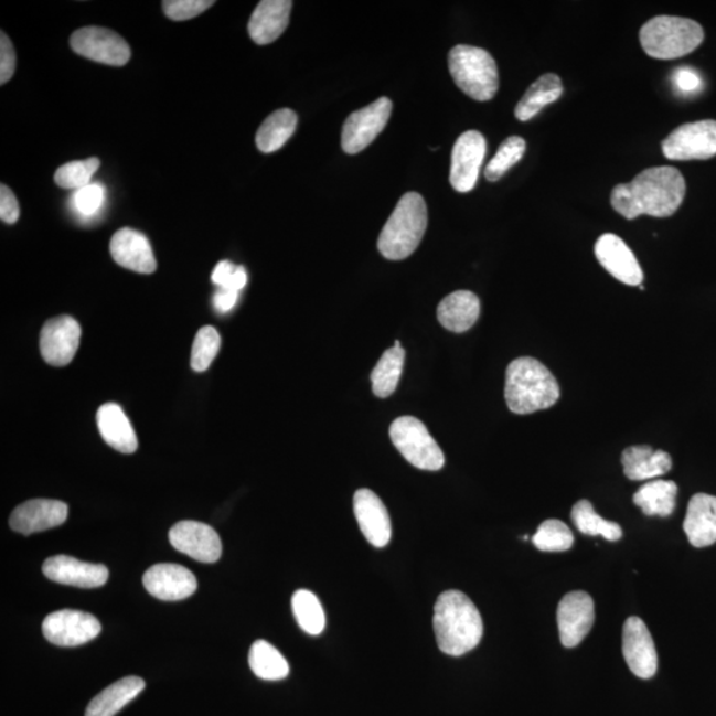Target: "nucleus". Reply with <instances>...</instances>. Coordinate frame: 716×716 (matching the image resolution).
<instances>
[{
	"label": "nucleus",
	"mask_w": 716,
	"mask_h": 716,
	"mask_svg": "<svg viewBox=\"0 0 716 716\" xmlns=\"http://www.w3.org/2000/svg\"><path fill=\"white\" fill-rule=\"evenodd\" d=\"M623 472L630 481H648L667 474L672 470V457L666 451L650 446H632L622 452Z\"/></svg>",
	"instance_id": "27"
},
{
	"label": "nucleus",
	"mask_w": 716,
	"mask_h": 716,
	"mask_svg": "<svg viewBox=\"0 0 716 716\" xmlns=\"http://www.w3.org/2000/svg\"><path fill=\"white\" fill-rule=\"evenodd\" d=\"M449 70L457 87L475 101H490L499 89V74L495 58L490 52L456 45L449 54Z\"/></svg>",
	"instance_id": "6"
},
{
	"label": "nucleus",
	"mask_w": 716,
	"mask_h": 716,
	"mask_svg": "<svg viewBox=\"0 0 716 716\" xmlns=\"http://www.w3.org/2000/svg\"><path fill=\"white\" fill-rule=\"evenodd\" d=\"M525 148H527V143L522 137L512 136L504 140L502 146L499 147L494 159L489 162L488 168L484 170L485 179L490 182L501 180L512 167L523 159Z\"/></svg>",
	"instance_id": "36"
},
{
	"label": "nucleus",
	"mask_w": 716,
	"mask_h": 716,
	"mask_svg": "<svg viewBox=\"0 0 716 716\" xmlns=\"http://www.w3.org/2000/svg\"><path fill=\"white\" fill-rule=\"evenodd\" d=\"M571 521L576 528L584 535L602 536L608 542H617L622 537V530L619 524L606 521L595 511L594 504L588 501H580L571 509Z\"/></svg>",
	"instance_id": "34"
},
{
	"label": "nucleus",
	"mask_w": 716,
	"mask_h": 716,
	"mask_svg": "<svg viewBox=\"0 0 716 716\" xmlns=\"http://www.w3.org/2000/svg\"><path fill=\"white\" fill-rule=\"evenodd\" d=\"M100 165L101 162L96 157L85 161L65 163V165L56 170V185L63 189L77 190L88 186L90 185L92 177H94Z\"/></svg>",
	"instance_id": "38"
},
{
	"label": "nucleus",
	"mask_w": 716,
	"mask_h": 716,
	"mask_svg": "<svg viewBox=\"0 0 716 716\" xmlns=\"http://www.w3.org/2000/svg\"><path fill=\"white\" fill-rule=\"evenodd\" d=\"M97 426L105 442L110 448L131 455L138 448L137 436L127 414L121 406L109 403L105 404L97 412Z\"/></svg>",
	"instance_id": "25"
},
{
	"label": "nucleus",
	"mask_w": 716,
	"mask_h": 716,
	"mask_svg": "<svg viewBox=\"0 0 716 716\" xmlns=\"http://www.w3.org/2000/svg\"><path fill=\"white\" fill-rule=\"evenodd\" d=\"M705 39L702 25L692 19L660 15L642 25L640 42L650 57L674 61L692 54Z\"/></svg>",
	"instance_id": "5"
},
{
	"label": "nucleus",
	"mask_w": 716,
	"mask_h": 716,
	"mask_svg": "<svg viewBox=\"0 0 716 716\" xmlns=\"http://www.w3.org/2000/svg\"><path fill=\"white\" fill-rule=\"evenodd\" d=\"M405 364L404 348H389L372 372L373 393L378 398L391 397L396 392Z\"/></svg>",
	"instance_id": "33"
},
{
	"label": "nucleus",
	"mask_w": 716,
	"mask_h": 716,
	"mask_svg": "<svg viewBox=\"0 0 716 716\" xmlns=\"http://www.w3.org/2000/svg\"><path fill=\"white\" fill-rule=\"evenodd\" d=\"M146 688V682L140 676H125L90 701L85 716H115L118 712L137 698Z\"/></svg>",
	"instance_id": "28"
},
{
	"label": "nucleus",
	"mask_w": 716,
	"mask_h": 716,
	"mask_svg": "<svg viewBox=\"0 0 716 716\" xmlns=\"http://www.w3.org/2000/svg\"><path fill=\"white\" fill-rule=\"evenodd\" d=\"M488 150L482 133L464 131L459 136L451 152L450 183L458 193H469L475 188L479 172Z\"/></svg>",
	"instance_id": "12"
},
{
	"label": "nucleus",
	"mask_w": 716,
	"mask_h": 716,
	"mask_svg": "<svg viewBox=\"0 0 716 716\" xmlns=\"http://www.w3.org/2000/svg\"><path fill=\"white\" fill-rule=\"evenodd\" d=\"M298 116L291 109H279L269 115L256 133V147L261 153L278 152L297 130Z\"/></svg>",
	"instance_id": "30"
},
{
	"label": "nucleus",
	"mask_w": 716,
	"mask_h": 716,
	"mask_svg": "<svg viewBox=\"0 0 716 716\" xmlns=\"http://www.w3.org/2000/svg\"><path fill=\"white\" fill-rule=\"evenodd\" d=\"M504 397L512 413L524 416L554 406L560 398V386L541 361L519 357L505 372Z\"/></svg>",
	"instance_id": "3"
},
{
	"label": "nucleus",
	"mask_w": 716,
	"mask_h": 716,
	"mask_svg": "<svg viewBox=\"0 0 716 716\" xmlns=\"http://www.w3.org/2000/svg\"><path fill=\"white\" fill-rule=\"evenodd\" d=\"M239 292L226 290V288H218L215 292L213 303L215 310L220 313H227L233 310L238 301Z\"/></svg>",
	"instance_id": "46"
},
{
	"label": "nucleus",
	"mask_w": 716,
	"mask_h": 716,
	"mask_svg": "<svg viewBox=\"0 0 716 716\" xmlns=\"http://www.w3.org/2000/svg\"><path fill=\"white\" fill-rule=\"evenodd\" d=\"M562 95V78L555 74H545L525 92L522 100L516 105L515 117L522 122L530 121L547 105L557 101Z\"/></svg>",
	"instance_id": "29"
},
{
	"label": "nucleus",
	"mask_w": 716,
	"mask_h": 716,
	"mask_svg": "<svg viewBox=\"0 0 716 716\" xmlns=\"http://www.w3.org/2000/svg\"><path fill=\"white\" fill-rule=\"evenodd\" d=\"M19 202L14 193L11 192L9 186L2 185L0 188V218L9 225H14L19 220Z\"/></svg>",
	"instance_id": "45"
},
{
	"label": "nucleus",
	"mask_w": 716,
	"mask_h": 716,
	"mask_svg": "<svg viewBox=\"0 0 716 716\" xmlns=\"http://www.w3.org/2000/svg\"><path fill=\"white\" fill-rule=\"evenodd\" d=\"M221 350V336L214 327H203L196 333L192 351V367L195 372H205L212 365Z\"/></svg>",
	"instance_id": "39"
},
{
	"label": "nucleus",
	"mask_w": 716,
	"mask_h": 716,
	"mask_svg": "<svg viewBox=\"0 0 716 716\" xmlns=\"http://www.w3.org/2000/svg\"><path fill=\"white\" fill-rule=\"evenodd\" d=\"M667 160H709L716 156V121L703 120L681 125L662 141Z\"/></svg>",
	"instance_id": "8"
},
{
	"label": "nucleus",
	"mask_w": 716,
	"mask_h": 716,
	"mask_svg": "<svg viewBox=\"0 0 716 716\" xmlns=\"http://www.w3.org/2000/svg\"><path fill=\"white\" fill-rule=\"evenodd\" d=\"M532 543L543 552H564L571 548L575 537L567 524L557 519H549L537 528L536 534L532 536Z\"/></svg>",
	"instance_id": "37"
},
{
	"label": "nucleus",
	"mask_w": 716,
	"mask_h": 716,
	"mask_svg": "<svg viewBox=\"0 0 716 716\" xmlns=\"http://www.w3.org/2000/svg\"><path fill=\"white\" fill-rule=\"evenodd\" d=\"M292 6L290 0H263L249 19V38L259 45L275 42L290 23Z\"/></svg>",
	"instance_id": "23"
},
{
	"label": "nucleus",
	"mask_w": 716,
	"mask_h": 716,
	"mask_svg": "<svg viewBox=\"0 0 716 716\" xmlns=\"http://www.w3.org/2000/svg\"><path fill=\"white\" fill-rule=\"evenodd\" d=\"M595 255L600 265L623 285H642L643 272L640 263L620 236L601 235L596 242Z\"/></svg>",
	"instance_id": "18"
},
{
	"label": "nucleus",
	"mask_w": 716,
	"mask_h": 716,
	"mask_svg": "<svg viewBox=\"0 0 716 716\" xmlns=\"http://www.w3.org/2000/svg\"><path fill=\"white\" fill-rule=\"evenodd\" d=\"M169 542L173 548L196 562L215 563L222 556L221 537L205 523L194 521L177 523L169 532Z\"/></svg>",
	"instance_id": "15"
},
{
	"label": "nucleus",
	"mask_w": 716,
	"mask_h": 716,
	"mask_svg": "<svg viewBox=\"0 0 716 716\" xmlns=\"http://www.w3.org/2000/svg\"><path fill=\"white\" fill-rule=\"evenodd\" d=\"M678 485L673 481H653L641 485L633 502L648 516L667 517L673 514Z\"/></svg>",
	"instance_id": "31"
},
{
	"label": "nucleus",
	"mask_w": 716,
	"mask_h": 716,
	"mask_svg": "<svg viewBox=\"0 0 716 716\" xmlns=\"http://www.w3.org/2000/svg\"><path fill=\"white\" fill-rule=\"evenodd\" d=\"M292 610L299 627L306 633L319 635L325 629V613L317 595L310 590L300 589L292 596Z\"/></svg>",
	"instance_id": "35"
},
{
	"label": "nucleus",
	"mask_w": 716,
	"mask_h": 716,
	"mask_svg": "<svg viewBox=\"0 0 716 716\" xmlns=\"http://www.w3.org/2000/svg\"><path fill=\"white\" fill-rule=\"evenodd\" d=\"M435 632L439 650L461 656L474 650L483 637V620L475 603L459 590L438 597L435 607Z\"/></svg>",
	"instance_id": "2"
},
{
	"label": "nucleus",
	"mask_w": 716,
	"mask_h": 716,
	"mask_svg": "<svg viewBox=\"0 0 716 716\" xmlns=\"http://www.w3.org/2000/svg\"><path fill=\"white\" fill-rule=\"evenodd\" d=\"M690 544L695 548L709 547L716 543V496L696 494L688 503L683 522Z\"/></svg>",
	"instance_id": "24"
},
{
	"label": "nucleus",
	"mask_w": 716,
	"mask_h": 716,
	"mask_svg": "<svg viewBox=\"0 0 716 716\" xmlns=\"http://www.w3.org/2000/svg\"><path fill=\"white\" fill-rule=\"evenodd\" d=\"M82 328L74 318L63 314L44 324L41 352L45 363L62 367L74 360L81 345Z\"/></svg>",
	"instance_id": "16"
},
{
	"label": "nucleus",
	"mask_w": 716,
	"mask_h": 716,
	"mask_svg": "<svg viewBox=\"0 0 716 716\" xmlns=\"http://www.w3.org/2000/svg\"><path fill=\"white\" fill-rule=\"evenodd\" d=\"M622 653L630 670L641 680H650L659 670L652 634L640 617H629L622 630Z\"/></svg>",
	"instance_id": "14"
},
{
	"label": "nucleus",
	"mask_w": 716,
	"mask_h": 716,
	"mask_svg": "<svg viewBox=\"0 0 716 716\" xmlns=\"http://www.w3.org/2000/svg\"><path fill=\"white\" fill-rule=\"evenodd\" d=\"M42 630L54 645L74 648L95 640L101 633V623L94 615L64 609L45 617Z\"/></svg>",
	"instance_id": "10"
},
{
	"label": "nucleus",
	"mask_w": 716,
	"mask_h": 716,
	"mask_svg": "<svg viewBox=\"0 0 716 716\" xmlns=\"http://www.w3.org/2000/svg\"><path fill=\"white\" fill-rule=\"evenodd\" d=\"M214 3L209 2V0H167V2L162 3V9L169 19L182 22L203 14Z\"/></svg>",
	"instance_id": "41"
},
{
	"label": "nucleus",
	"mask_w": 716,
	"mask_h": 716,
	"mask_svg": "<svg viewBox=\"0 0 716 716\" xmlns=\"http://www.w3.org/2000/svg\"><path fill=\"white\" fill-rule=\"evenodd\" d=\"M253 673L260 680L280 681L290 674V665L282 654L267 641H255L248 653Z\"/></svg>",
	"instance_id": "32"
},
{
	"label": "nucleus",
	"mask_w": 716,
	"mask_h": 716,
	"mask_svg": "<svg viewBox=\"0 0 716 716\" xmlns=\"http://www.w3.org/2000/svg\"><path fill=\"white\" fill-rule=\"evenodd\" d=\"M353 509L366 541L373 547H386L392 538V523L389 512L378 495L367 489L359 490L353 498Z\"/></svg>",
	"instance_id": "21"
},
{
	"label": "nucleus",
	"mask_w": 716,
	"mask_h": 716,
	"mask_svg": "<svg viewBox=\"0 0 716 716\" xmlns=\"http://www.w3.org/2000/svg\"><path fill=\"white\" fill-rule=\"evenodd\" d=\"M212 280L218 288L241 292L247 285V272L245 267L235 266L228 260H222L215 266Z\"/></svg>",
	"instance_id": "40"
},
{
	"label": "nucleus",
	"mask_w": 716,
	"mask_h": 716,
	"mask_svg": "<svg viewBox=\"0 0 716 716\" xmlns=\"http://www.w3.org/2000/svg\"><path fill=\"white\" fill-rule=\"evenodd\" d=\"M71 47L77 55L97 63L122 67L129 62V44L115 31L104 28H84L71 36Z\"/></svg>",
	"instance_id": "11"
},
{
	"label": "nucleus",
	"mask_w": 716,
	"mask_h": 716,
	"mask_svg": "<svg viewBox=\"0 0 716 716\" xmlns=\"http://www.w3.org/2000/svg\"><path fill=\"white\" fill-rule=\"evenodd\" d=\"M105 200V190L98 183L77 190L75 195V205L77 212L85 215H94L100 210Z\"/></svg>",
	"instance_id": "42"
},
{
	"label": "nucleus",
	"mask_w": 716,
	"mask_h": 716,
	"mask_svg": "<svg viewBox=\"0 0 716 716\" xmlns=\"http://www.w3.org/2000/svg\"><path fill=\"white\" fill-rule=\"evenodd\" d=\"M427 228V206L423 195L407 193L387 220L378 238L384 258L404 260L416 252Z\"/></svg>",
	"instance_id": "4"
},
{
	"label": "nucleus",
	"mask_w": 716,
	"mask_h": 716,
	"mask_svg": "<svg viewBox=\"0 0 716 716\" xmlns=\"http://www.w3.org/2000/svg\"><path fill=\"white\" fill-rule=\"evenodd\" d=\"M674 88L682 96L699 94L703 88V81L698 71L692 67H681L674 71L672 77Z\"/></svg>",
	"instance_id": "43"
},
{
	"label": "nucleus",
	"mask_w": 716,
	"mask_h": 716,
	"mask_svg": "<svg viewBox=\"0 0 716 716\" xmlns=\"http://www.w3.org/2000/svg\"><path fill=\"white\" fill-rule=\"evenodd\" d=\"M110 255L117 265L138 274H153L157 261L153 248L146 235L125 227L111 236Z\"/></svg>",
	"instance_id": "22"
},
{
	"label": "nucleus",
	"mask_w": 716,
	"mask_h": 716,
	"mask_svg": "<svg viewBox=\"0 0 716 716\" xmlns=\"http://www.w3.org/2000/svg\"><path fill=\"white\" fill-rule=\"evenodd\" d=\"M43 574L52 581L77 588L103 587L109 577L105 565L85 563L65 555L47 558L43 564Z\"/></svg>",
	"instance_id": "19"
},
{
	"label": "nucleus",
	"mask_w": 716,
	"mask_h": 716,
	"mask_svg": "<svg viewBox=\"0 0 716 716\" xmlns=\"http://www.w3.org/2000/svg\"><path fill=\"white\" fill-rule=\"evenodd\" d=\"M686 195V181L678 169L659 167L643 170L629 183L613 189L610 203L629 221L640 215L667 218L675 214Z\"/></svg>",
	"instance_id": "1"
},
{
	"label": "nucleus",
	"mask_w": 716,
	"mask_h": 716,
	"mask_svg": "<svg viewBox=\"0 0 716 716\" xmlns=\"http://www.w3.org/2000/svg\"><path fill=\"white\" fill-rule=\"evenodd\" d=\"M143 587L156 599L180 601L195 594L199 588L195 576L179 564H157L142 577Z\"/></svg>",
	"instance_id": "17"
},
{
	"label": "nucleus",
	"mask_w": 716,
	"mask_h": 716,
	"mask_svg": "<svg viewBox=\"0 0 716 716\" xmlns=\"http://www.w3.org/2000/svg\"><path fill=\"white\" fill-rule=\"evenodd\" d=\"M595 623V602L583 590L563 597L557 608V627L565 648H576L586 639Z\"/></svg>",
	"instance_id": "13"
},
{
	"label": "nucleus",
	"mask_w": 716,
	"mask_h": 716,
	"mask_svg": "<svg viewBox=\"0 0 716 716\" xmlns=\"http://www.w3.org/2000/svg\"><path fill=\"white\" fill-rule=\"evenodd\" d=\"M394 446L414 468L438 471L445 466V456L436 439L423 423L414 417H400L391 426Z\"/></svg>",
	"instance_id": "7"
},
{
	"label": "nucleus",
	"mask_w": 716,
	"mask_h": 716,
	"mask_svg": "<svg viewBox=\"0 0 716 716\" xmlns=\"http://www.w3.org/2000/svg\"><path fill=\"white\" fill-rule=\"evenodd\" d=\"M392 108L389 98L381 97L367 107L353 111L346 118L343 135H341V147L344 152L357 154L370 147L385 129L392 115Z\"/></svg>",
	"instance_id": "9"
},
{
	"label": "nucleus",
	"mask_w": 716,
	"mask_h": 716,
	"mask_svg": "<svg viewBox=\"0 0 716 716\" xmlns=\"http://www.w3.org/2000/svg\"><path fill=\"white\" fill-rule=\"evenodd\" d=\"M0 36V84L4 85L14 76L17 55L9 36L3 31Z\"/></svg>",
	"instance_id": "44"
},
{
	"label": "nucleus",
	"mask_w": 716,
	"mask_h": 716,
	"mask_svg": "<svg viewBox=\"0 0 716 716\" xmlns=\"http://www.w3.org/2000/svg\"><path fill=\"white\" fill-rule=\"evenodd\" d=\"M68 517V505L51 501V499H34L25 502L12 511L10 527L22 535L35 534L58 527Z\"/></svg>",
	"instance_id": "20"
},
{
	"label": "nucleus",
	"mask_w": 716,
	"mask_h": 716,
	"mask_svg": "<svg viewBox=\"0 0 716 716\" xmlns=\"http://www.w3.org/2000/svg\"><path fill=\"white\" fill-rule=\"evenodd\" d=\"M481 313V301L474 292L456 291L438 306L437 317L446 330L463 333L474 327Z\"/></svg>",
	"instance_id": "26"
}]
</instances>
